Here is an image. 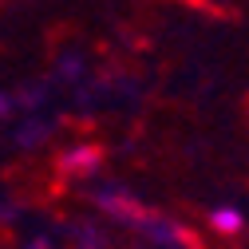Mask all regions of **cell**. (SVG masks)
<instances>
[{"instance_id":"cell-1","label":"cell","mask_w":249,"mask_h":249,"mask_svg":"<svg viewBox=\"0 0 249 249\" xmlns=\"http://www.w3.org/2000/svg\"><path fill=\"white\" fill-rule=\"evenodd\" d=\"M213 226L222 233H233V230H241V217H237V210H217L213 213Z\"/></svg>"}]
</instances>
